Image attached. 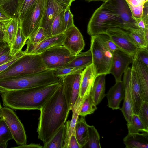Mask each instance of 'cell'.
<instances>
[{
  "instance_id": "obj_26",
  "label": "cell",
  "mask_w": 148,
  "mask_h": 148,
  "mask_svg": "<svg viewBox=\"0 0 148 148\" xmlns=\"http://www.w3.org/2000/svg\"><path fill=\"white\" fill-rule=\"evenodd\" d=\"M78 117L75 128V134L82 148L87 143L88 137V125L86 123L85 116Z\"/></svg>"
},
{
  "instance_id": "obj_34",
  "label": "cell",
  "mask_w": 148,
  "mask_h": 148,
  "mask_svg": "<svg viewBox=\"0 0 148 148\" xmlns=\"http://www.w3.org/2000/svg\"><path fill=\"white\" fill-rule=\"evenodd\" d=\"M83 148H101L99 134L95 127L93 125H88V141Z\"/></svg>"
},
{
  "instance_id": "obj_25",
  "label": "cell",
  "mask_w": 148,
  "mask_h": 148,
  "mask_svg": "<svg viewBox=\"0 0 148 148\" xmlns=\"http://www.w3.org/2000/svg\"><path fill=\"white\" fill-rule=\"evenodd\" d=\"M4 32V41L10 49L15 40L19 23L16 18H12L3 22Z\"/></svg>"
},
{
  "instance_id": "obj_55",
  "label": "cell",
  "mask_w": 148,
  "mask_h": 148,
  "mask_svg": "<svg viewBox=\"0 0 148 148\" xmlns=\"http://www.w3.org/2000/svg\"><path fill=\"white\" fill-rule=\"evenodd\" d=\"M3 107L1 106V103L0 102V117H1L2 114L3 110H2Z\"/></svg>"
},
{
  "instance_id": "obj_49",
  "label": "cell",
  "mask_w": 148,
  "mask_h": 148,
  "mask_svg": "<svg viewBox=\"0 0 148 148\" xmlns=\"http://www.w3.org/2000/svg\"><path fill=\"white\" fill-rule=\"evenodd\" d=\"M10 51L4 53L0 57V65L8 62L14 57L10 55Z\"/></svg>"
},
{
  "instance_id": "obj_37",
  "label": "cell",
  "mask_w": 148,
  "mask_h": 148,
  "mask_svg": "<svg viewBox=\"0 0 148 148\" xmlns=\"http://www.w3.org/2000/svg\"><path fill=\"white\" fill-rule=\"evenodd\" d=\"M12 139V136L6 123L3 119L0 117V144L7 143Z\"/></svg>"
},
{
  "instance_id": "obj_56",
  "label": "cell",
  "mask_w": 148,
  "mask_h": 148,
  "mask_svg": "<svg viewBox=\"0 0 148 148\" xmlns=\"http://www.w3.org/2000/svg\"><path fill=\"white\" fill-rule=\"evenodd\" d=\"M6 43V42L3 41H0V48L5 45Z\"/></svg>"
},
{
  "instance_id": "obj_42",
  "label": "cell",
  "mask_w": 148,
  "mask_h": 148,
  "mask_svg": "<svg viewBox=\"0 0 148 148\" xmlns=\"http://www.w3.org/2000/svg\"><path fill=\"white\" fill-rule=\"evenodd\" d=\"M148 48H139L135 56L144 65L148 68Z\"/></svg>"
},
{
  "instance_id": "obj_1",
  "label": "cell",
  "mask_w": 148,
  "mask_h": 148,
  "mask_svg": "<svg viewBox=\"0 0 148 148\" xmlns=\"http://www.w3.org/2000/svg\"><path fill=\"white\" fill-rule=\"evenodd\" d=\"M39 110L38 138L44 144L65 124L70 111L63 93L62 84Z\"/></svg>"
},
{
  "instance_id": "obj_11",
  "label": "cell",
  "mask_w": 148,
  "mask_h": 148,
  "mask_svg": "<svg viewBox=\"0 0 148 148\" xmlns=\"http://www.w3.org/2000/svg\"><path fill=\"white\" fill-rule=\"evenodd\" d=\"M81 74L69 75L61 78L63 93L70 111L79 97Z\"/></svg>"
},
{
  "instance_id": "obj_15",
  "label": "cell",
  "mask_w": 148,
  "mask_h": 148,
  "mask_svg": "<svg viewBox=\"0 0 148 148\" xmlns=\"http://www.w3.org/2000/svg\"><path fill=\"white\" fill-rule=\"evenodd\" d=\"M103 3L119 15L129 28L137 29L135 21L132 17L130 8L125 0H106Z\"/></svg>"
},
{
  "instance_id": "obj_44",
  "label": "cell",
  "mask_w": 148,
  "mask_h": 148,
  "mask_svg": "<svg viewBox=\"0 0 148 148\" xmlns=\"http://www.w3.org/2000/svg\"><path fill=\"white\" fill-rule=\"evenodd\" d=\"M108 49L112 53L119 49L114 42L106 34L100 35Z\"/></svg>"
},
{
  "instance_id": "obj_28",
  "label": "cell",
  "mask_w": 148,
  "mask_h": 148,
  "mask_svg": "<svg viewBox=\"0 0 148 148\" xmlns=\"http://www.w3.org/2000/svg\"><path fill=\"white\" fill-rule=\"evenodd\" d=\"M92 63V53L90 49L86 52H81L75 56L74 58L64 67H78L84 69Z\"/></svg>"
},
{
  "instance_id": "obj_54",
  "label": "cell",
  "mask_w": 148,
  "mask_h": 148,
  "mask_svg": "<svg viewBox=\"0 0 148 148\" xmlns=\"http://www.w3.org/2000/svg\"><path fill=\"white\" fill-rule=\"evenodd\" d=\"M7 143H4L0 144V148H6L7 146Z\"/></svg>"
},
{
  "instance_id": "obj_18",
  "label": "cell",
  "mask_w": 148,
  "mask_h": 148,
  "mask_svg": "<svg viewBox=\"0 0 148 148\" xmlns=\"http://www.w3.org/2000/svg\"><path fill=\"white\" fill-rule=\"evenodd\" d=\"M131 64L140 83L143 102H148V68L135 55Z\"/></svg>"
},
{
  "instance_id": "obj_38",
  "label": "cell",
  "mask_w": 148,
  "mask_h": 148,
  "mask_svg": "<svg viewBox=\"0 0 148 148\" xmlns=\"http://www.w3.org/2000/svg\"><path fill=\"white\" fill-rule=\"evenodd\" d=\"M137 115L145 128L148 130V102H143Z\"/></svg>"
},
{
  "instance_id": "obj_19",
  "label": "cell",
  "mask_w": 148,
  "mask_h": 148,
  "mask_svg": "<svg viewBox=\"0 0 148 148\" xmlns=\"http://www.w3.org/2000/svg\"><path fill=\"white\" fill-rule=\"evenodd\" d=\"M97 76L96 67L93 63L86 67L81 74L79 97L82 98L90 92Z\"/></svg>"
},
{
  "instance_id": "obj_6",
  "label": "cell",
  "mask_w": 148,
  "mask_h": 148,
  "mask_svg": "<svg viewBox=\"0 0 148 148\" xmlns=\"http://www.w3.org/2000/svg\"><path fill=\"white\" fill-rule=\"evenodd\" d=\"M90 49L97 76L110 74L112 63V54L106 47L100 35L91 36Z\"/></svg>"
},
{
  "instance_id": "obj_52",
  "label": "cell",
  "mask_w": 148,
  "mask_h": 148,
  "mask_svg": "<svg viewBox=\"0 0 148 148\" xmlns=\"http://www.w3.org/2000/svg\"><path fill=\"white\" fill-rule=\"evenodd\" d=\"M0 41L4 42L3 25V22H0Z\"/></svg>"
},
{
  "instance_id": "obj_14",
  "label": "cell",
  "mask_w": 148,
  "mask_h": 148,
  "mask_svg": "<svg viewBox=\"0 0 148 148\" xmlns=\"http://www.w3.org/2000/svg\"><path fill=\"white\" fill-rule=\"evenodd\" d=\"M113 60L110 73L114 76L116 82L121 80L123 74L132 63L133 57L120 49L112 53Z\"/></svg>"
},
{
  "instance_id": "obj_12",
  "label": "cell",
  "mask_w": 148,
  "mask_h": 148,
  "mask_svg": "<svg viewBox=\"0 0 148 148\" xmlns=\"http://www.w3.org/2000/svg\"><path fill=\"white\" fill-rule=\"evenodd\" d=\"M64 38L62 45L72 55L75 56L84 49L85 42L81 33L74 25L64 32Z\"/></svg>"
},
{
  "instance_id": "obj_45",
  "label": "cell",
  "mask_w": 148,
  "mask_h": 148,
  "mask_svg": "<svg viewBox=\"0 0 148 148\" xmlns=\"http://www.w3.org/2000/svg\"><path fill=\"white\" fill-rule=\"evenodd\" d=\"M69 8H70L66 9L64 13V21L66 30L74 25L73 15Z\"/></svg>"
},
{
  "instance_id": "obj_22",
  "label": "cell",
  "mask_w": 148,
  "mask_h": 148,
  "mask_svg": "<svg viewBox=\"0 0 148 148\" xmlns=\"http://www.w3.org/2000/svg\"><path fill=\"white\" fill-rule=\"evenodd\" d=\"M83 98L79 97L71 110L72 116L71 120L66 122L65 125L66 133L63 148H68L70 138L73 133H75V128L77 119L79 116V113Z\"/></svg>"
},
{
  "instance_id": "obj_53",
  "label": "cell",
  "mask_w": 148,
  "mask_h": 148,
  "mask_svg": "<svg viewBox=\"0 0 148 148\" xmlns=\"http://www.w3.org/2000/svg\"><path fill=\"white\" fill-rule=\"evenodd\" d=\"M58 2L70 7L72 2L75 0H55Z\"/></svg>"
},
{
  "instance_id": "obj_5",
  "label": "cell",
  "mask_w": 148,
  "mask_h": 148,
  "mask_svg": "<svg viewBox=\"0 0 148 148\" xmlns=\"http://www.w3.org/2000/svg\"><path fill=\"white\" fill-rule=\"evenodd\" d=\"M47 70L40 54H26L0 73V79L16 76L29 75Z\"/></svg>"
},
{
  "instance_id": "obj_13",
  "label": "cell",
  "mask_w": 148,
  "mask_h": 148,
  "mask_svg": "<svg viewBox=\"0 0 148 148\" xmlns=\"http://www.w3.org/2000/svg\"><path fill=\"white\" fill-rule=\"evenodd\" d=\"M69 8L70 7L60 3L55 0H46L40 27L44 29L48 38L52 36L51 25L56 17L61 11Z\"/></svg>"
},
{
  "instance_id": "obj_10",
  "label": "cell",
  "mask_w": 148,
  "mask_h": 148,
  "mask_svg": "<svg viewBox=\"0 0 148 148\" xmlns=\"http://www.w3.org/2000/svg\"><path fill=\"white\" fill-rule=\"evenodd\" d=\"M106 34L120 50L129 55L134 56L139 48L130 37L127 30L118 28H110L106 31Z\"/></svg>"
},
{
  "instance_id": "obj_8",
  "label": "cell",
  "mask_w": 148,
  "mask_h": 148,
  "mask_svg": "<svg viewBox=\"0 0 148 148\" xmlns=\"http://www.w3.org/2000/svg\"><path fill=\"white\" fill-rule=\"evenodd\" d=\"M46 3V0H38L35 8L19 23L24 35L27 40L40 27Z\"/></svg>"
},
{
  "instance_id": "obj_23",
  "label": "cell",
  "mask_w": 148,
  "mask_h": 148,
  "mask_svg": "<svg viewBox=\"0 0 148 148\" xmlns=\"http://www.w3.org/2000/svg\"><path fill=\"white\" fill-rule=\"evenodd\" d=\"M126 148H147L148 132L128 134L123 138Z\"/></svg>"
},
{
  "instance_id": "obj_51",
  "label": "cell",
  "mask_w": 148,
  "mask_h": 148,
  "mask_svg": "<svg viewBox=\"0 0 148 148\" xmlns=\"http://www.w3.org/2000/svg\"><path fill=\"white\" fill-rule=\"evenodd\" d=\"M125 0L128 3L134 6H136L142 4H144L147 2H145L143 0Z\"/></svg>"
},
{
  "instance_id": "obj_21",
  "label": "cell",
  "mask_w": 148,
  "mask_h": 148,
  "mask_svg": "<svg viewBox=\"0 0 148 148\" xmlns=\"http://www.w3.org/2000/svg\"><path fill=\"white\" fill-rule=\"evenodd\" d=\"M131 85L133 114L137 115L143 102L140 83L136 72L132 66Z\"/></svg>"
},
{
  "instance_id": "obj_30",
  "label": "cell",
  "mask_w": 148,
  "mask_h": 148,
  "mask_svg": "<svg viewBox=\"0 0 148 148\" xmlns=\"http://www.w3.org/2000/svg\"><path fill=\"white\" fill-rule=\"evenodd\" d=\"M127 31L132 40L138 48L148 47V40L142 31L134 28H129Z\"/></svg>"
},
{
  "instance_id": "obj_32",
  "label": "cell",
  "mask_w": 148,
  "mask_h": 148,
  "mask_svg": "<svg viewBox=\"0 0 148 148\" xmlns=\"http://www.w3.org/2000/svg\"><path fill=\"white\" fill-rule=\"evenodd\" d=\"M27 40L23 32L21 24L19 23L14 42L10 49V55L14 57L22 51Z\"/></svg>"
},
{
  "instance_id": "obj_41",
  "label": "cell",
  "mask_w": 148,
  "mask_h": 148,
  "mask_svg": "<svg viewBox=\"0 0 148 148\" xmlns=\"http://www.w3.org/2000/svg\"><path fill=\"white\" fill-rule=\"evenodd\" d=\"M130 8L132 18L135 19L143 18L144 13V4H142L136 6H134L127 3Z\"/></svg>"
},
{
  "instance_id": "obj_9",
  "label": "cell",
  "mask_w": 148,
  "mask_h": 148,
  "mask_svg": "<svg viewBox=\"0 0 148 148\" xmlns=\"http://www.w3.org/2000/svg\"><path fill=\"white\" fill-rule=\"evenodd\" d=\"M3 119L14 139L17 145L26 144L27 136L24 126L12 109L5 106L2 108Z\"/></svg>"
},
{
  "instance_id": "obj_40",
  "label": "cell",
  "mask_w": 148,
  "mask_h": 148,
  "mask_svg": "<svg viewBox=\"0 0 148 148\" xmlns=\"http://www.w3.org/2000/svg\"><path fill=\"white\" fill-rule=\"evenodd\" d=\"M17 2V0H0V4L3 5L5 10L12 17L11 10L13 18L15 15Z\"/></svg>"
},
{
  "instance_id": "obj_29",
  "label": "cell",
  "mask_w": 148,
  "mask_h": 148,
  "mask_svg": "<svg viewBox=\"0 0 148 148\" xmlns=\"http://www.w3.org/2000/svg\"><path fill=\"white\" fill-rule=\"evenodd\" d=\"M66 133L65 124L61 127L47 143L44 144L43 148H63Z\"/></svg>"
},
{
  "instance_id": "obj_46",
  "label": "cell",
  "mask_w": 148,
  "mask_h": 148,
  "mask_svg": "<svg viewBox=\"0 0 148 148\" xmlns=\"http://www.w3.org/2000/svg\"><path fill=\"white\" fill-rule=\"evenodd\" d=\"M12 17L7 12L3 5L0 4V22H3Z\"/></svg>"
},
{
  "instance_id": "obj_43",
  "label": "cell",
  "mask_w": 148,
  "mask_h": 148,
  "mask_svg": "<svg viewBox=\"0 0 148 148\" xmlns=\"http://www.w3.org/2000/svg\"><path fill=\"white\" fill-rule=\"evenodd\" d=\"M25 54L24 51H22L10 60L0 65V73L7 69Z\"/></svg>"
},
{
  "instance_id": "obj_27",
  "label": "cell",
  "mask_w": 148,
  "mask_h": 148,
  "mask_svg": "<svg viewBox=\"0 0 148 148\" xmlns=\"http://www.w3.org/2000/svg\"><path fill=\"white\" fill-rule=\"evenodd\" d=\"M38 0H17L14 16L21 23L35 8Z\"/></svg>"
},
{
  "instance_id": "obj_50",
  "label": "cell",
  "mask_w": 148,
  "mask_h": 148,
  "mask_svg": "<svg viewBox=\"0 0 148 148\" xmlns=\"http://www.w3.org/2000/svg\"><path fill=\"white\" fill-rule=\"evenodd\" d=\"M43 147L40 144L31 143L29 144H25L20 145L17 147H13L12 148H42Z\"/></svg>"
},
{
  "instance_id": "obj_57",
  "label": "cell",
  "mask_w": 148,
  "mask_h": 148,
  "mask_svg": "<svg viewBox=\"0 0 148 148\" xmlns=\"http://www.w3.org/2000/svg\"><path fill=\"white\" fill-rule=\"evenodd\" d=\"M86 0L90 1H105L106 0Z\"/></svg>"
},
{
  "instance_id": "obj_7",
  "label": "cell",
  "mask_w": 148,
  "mask_h": 148,
  "mask_svg": "<svg viewBox=\"0 0 148 148\" xmlns=\"http://www.w3.org/2000/svg\"><path fill=\"white\" fill-rule=\"evenodd\" d=\"M40 55L46 69L53 70L64 66L75 56L63 45L53 46Z\"/></svg>"
},
{
  "instance_id": "obj_39",
  "label": "cell",
  "mask_w": 148,
  "mask_h": 148,
  "mask_svg": "<svg viewBox=\"0 0 148 148\" xmlns=\"http://www.w3.org/2000/svg\"><path fill=\"white\" fill-rule=\"evenodd\" d=\"M48 38L44 29L40 27L27 40L31 43L40 42Z\"/></svg>"
},
{
  "instance_id": "obj_48",
  "label": "cell",
  "mask_w": 148,
  "mask_h": 148,
  "mask_svg": "<svg viewBox=\"0 0 148 148\" xmlns=\"http://www.w3.org/2000/svg\"><path fill=\"white\" fill-rule=\"evenodd\" d=\"M136 25L137 29H139L144 32L148 29V25L146 24L143 18L141 19H135Z\"/></svg>"
},
{
  "instance_id": "obj_31",
  "label": "cell",
  "mask_w": 148,
  "mask_h": 148,
  "mask_svg": "<svg viewBox=\"0 0 148 148\" xmlns=\"http://www.w3.org/2000/svg\"><path fill=\"white\" fill-rule=\"evenodd\" d=\"M97 109L96 105L94 103L89 92L86 94L83 98L79 111V116H86L92 114Z\"/></svg>"
},
{
  "instance_id": "obj_36",
  "label": "cell",
  "mask_w": 148,
  "mask_h": 148,
  "mask_svg": "<svg viewBox=\"0 0 148 148\" xmlns=\"http://www.w3.org/2000/svg\"><path fill=\"white\" fill-rule=\"evenodd\" d=\"M84 69L78 67H62L54 70L56 76L60 78L74 74H81Z\"/></svg>"
},
{
  "instance_id": "obj_24",
  "label": "cell",
  "mask_w": 148,
  "mask_h": 148,
  "mask_svg": "<svg viewBox=\"0 0 148 148\" xmlns=\"http://www.w3.org/2000/svg\"><path fill=\"white\" fill-rule=\"evenodd\" d=\"M104 74L96 77L90 92L91 97L96 105L99 104L105 96V77Z\"/></svg>"
},
{
  "instance_id": "obj_2",
  "label": "cell",
  "mask_w": 148,
  "mask_h": 148,
  "mask_svg": "<svg viewBox=\"0 0 148 148\" xmlns=\"http://www.w3.org/2000/svg\"><path fill=\"white\" fill-rule=\"evenodd\" d=\"M62 84H52L1 93L4 106L15 110H40Z\"/></svg>"
},
{
  "instance_id": "obj_47",
  "label": "cell",
  "mask_w": 148,
  "mask_h": 148,
  "mask_svg": "<svg viewBox=\"0 0 148 148\" xmlns=\"http://www.w3.org/2000/svg\"><path fill=\"white\" fill-rule=\"evenodd\" d=\"M68 148H82L77 141L75 133H73L70 138Z\"/></svg>"
},
{
  "instance_id": "obj_17",
  "label": "cell",
  "mask_w": 148,
  "mask_h": 148,
  "mask_svg": "<svg viewBox=\"0 0 148 148\" xmlns=\"http://www.w3.org/2000/svg\"><path fill=\"white\" fill-rule=\"evenodd\" d=\"M131 68L128 66L123 73V81L124 87L125 96L123 105L120 109L126 119L127 124L130 123L133 114L131 85Z\"/></svg>"
},
{
  "instance_id": "obj_33",
  "label": "cell",
  "mask_w": 148,
  "mask_h": 148,
  "mask_svg": "<svg viewBox=\"0 0 148 148\" xmlns=\"http://www.w3.org/2000/svg\"><path fill=\"white\" fill-rule=\"evenodd\" d=\"M127 125L129 134L148 132V130L145 128L137 114H133L130 123Z\"/></svg>"
},
{
  "instance_id": "obj_3",
  "label": "cell",
  "mask_w": 148,
  "mask_h": 148,
  "mask_svg": "<svg viewBox=\"0 0 148 148\" xmlns=\"http://www.w3.org/2000/svg\"><path fill=\"white\" fill-rule=\"evenodd\" d=\"M53 70L31 74L16 76L0 79V92L17 90L47 85L58 82Z\"/></svg>"
},
{
  "instance_id": "obj_16",
  "label": "cell",
  "mask_w": 148,
  "mask_h": 148,
  "mask_svg": "<svg viewBox=\"0 0 148 148\" xmlns=\"http://www.w3.org/2000/svg\"><path fill=\"white\" fill-rule=\"evenodd\" d=\"M64 38L63 33L51 36L37 43H31L27 40V47L24 51L26 54H40L49 48L56 45H62Z\"/></svg>"
},
{
  "instance_id": "obj_4",
  "label": "cell",
  "mask_w": 148,
  "mask_h": 148,
  "mask_svg": "<svg viewBox=\"0 0 148 148\" xmlns=\"http://www.w3.org/2000/svg\"><path fill=\"white\" fill-rule=\"evenodd\" d=\"M114 28L126 30L129 28L117 13L103 3L92 14L88 24L87 32L91 36L106 34L108 29Z\"/></svg>"
},
{
  "instance_id": "obj_20",
  "label": "cell",
  "mask_w": 148,
  "mask_h": 148,
  "mask_svg": "<svg viewBox=\"0 0 148 148\" xmlns=\"http://www.w3.org/2000/svg\"><path fill=\"white\" fill-rule=\"evenodd\" d=\"M107 98V106L112 110L120 109V103L124 99L125 90L123 81L116 82L115 84L105 95Z\"/></svg>"
},
{
  "instance_id": "obj_35",
  "label": "cell",
  "mask_w": 148,
  "mask_h": 148,
  "mask_svg": "<svg viewBox=\"0 0 148 148\" xmlns=\"http://www.w3.org/2000/svg\"><path fill=\"white\" fill-rule=\"evenodd\" d=\"M64 10L60 12L53 22L51 27L52 36L63 33L66 30L64 21Z\"/></svg>"
}]
</instances>
